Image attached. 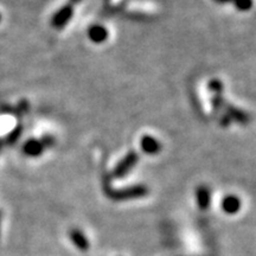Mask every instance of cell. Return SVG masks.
<instances>
[{
  "label": "cell",
  "mask_w": 256,
  "mask_h": 256,
  "mask_svg": "<svg viewBox=\"0 0 256 256\" xmlns=\"http://www.w3.org/2000/svg\"><path fill=\"white\" fill-rule=\"evenodd\" d=\"M138 162H139V156H138V153L136 151H130L119 164L115 166L113 176L115 178L124 177V176L130 174V170L138 164Z\"/></svg>",
  "instance_id": "6da1fadb"
},
{
  "label": "cell",
  "mask_w": 256,
  "mask_h": 256,
  "mask_svg": "<svg viewBox=\"0 0 256 256\" xmlns=\"http://www.w3.org/2000/svg\"><path fill=\"white\" fill-rule=\"evenodd\" d=\"M74 16V6L72 4H66L60 8L58 11L54 14L52 20H51V24L52 26L57 28V30H60L66 25L69 24V22L72 20Z\"/></svg>",
  "instance_id": "7a4b0ae2"
},
{
  "label": "cell",
  "mask_w": 256,
  "mask_h": 256,
  "mask_svg": "<svg viewBox=\"0 0 256 256\" xmlns=\"http://www.w3.org/2000/svg\"><path fill=\"white\" fill-rule=\"evenodd\" d=\"M140 147L144 151V153L148 156H154L158 154L160 150H162V145L156 138H153L151 136H145L142 138L140 140Z\"/></svg>",
  "instance_id": "3957f363"
},
{
  "label": "cell",
  "mask_w": 256,
  "mask_h": 256,
  "mask_svg": "<svg viewBox=\"0 0 256 256\" xmlns=\"http://www.w3.org/2000/svg\"><path fill=\"white\" fill-rule=\"evenodd\" d=\"M223 110H226V114L228 115L230 120L238 121V122L241 124H248L249 116L243 110H238V108H236V107H234V106H232V104H226V102L224 104Z\"/></svg>",
  "instance_id": "277c9868"
},
{
  "label": "cell",
  "mask_w": 256,
  "mask_h": 256,
  "mask_svg": "<svg viewBox=\"0 0 256 256\" xmlns=\"http://www.w3.org/2000/svg\"><path fill=\"white\" fill-rule=\"evenodd\" d=\"M23 151L25 156H31V158H36L43 154L44 152V146L42 145L40 140L38 139H28L26 142L24 144Z\"/></svg>",
  "instance_id": "5b68a950"
},
{
  "label": "cell",
  "mask_w": 256,
  "mask_h": 256,
  "mask_svg": "<svg viewBox=\"0 0 256 256\" xmlns=\"http://www.w3.org/2000/svg\"><path fill=\"white\" fill-rule=\"evenodd\" d=\"M88 36L90 38L92 42H94L96 44H101L107 40L108 31L107 28L102 26V25L96 24V25H92V26H90V28H89Z\"/></svg>",
  "instance_id": "8992f818"
},
{
  "label": "cell",
  "mask_w": 256,
  "mask_h": 256,
  "mask_svg": "<svg viewBox=\"0 0 256 256\" xmlns=\"http://www.w3.org/2000/svg\"><path fill=\"white\" fill-rule=\"evenodd\" d=\"M222 208L224 212L229 214V215H234V214L238 212L240 208H241V200L238 197L230 194L226 196L222 202Z\"/></svg>",
  "instance_id": "52a82bcc"
},
{
  "label": "cell",
  "mask_w": 256,
  "mask_h": 256,
  "mask_svg": "<svg viewBox=\"0 0 256 256\" xmlns=\"http://www.w3.org/2000/svg\"><path fill=\"white\" fill-rule=\"evenodd\" d=\"M147 194V188L145 186H133L122 191H116L113 196L119 200H124V198H132V197H142Z\"/></svg>",
  "instance_id": "ba28073f"
},
{
  "label": "cell",
  "mask_w": 256,
  "mask_h": 256,
  "mask_svg": "<svg viewBox=\"0 0 256 256\" xmlns=\"http://www.w3.org/2000/svg\"><path fill=\"white\" fill-rule=\"evenodd\" d=\"M197 203L202 209H206L210 206V191L206 186H200L196 191Z\"/></svg>",
  "instance_id": "9c48e42d"
},
{
  "label": "cell",
  "mask_w": 256,
  "mask_h": 256,
  "mask_svg": "<svg viewBox=\"0 0 256 256\" xmlns=\"http://www.w3.org/2000/svg\"><path fill=\"white\" fill-rule=\"evenodd\" d=\"M23 126H22V124H18V126L8 134V136L6 138V144H8V145H14V144L20 139L22 134H23Z\"/></svg>",
  "instance_id": "30bf717a"
},
{
  "label": "cell",
  "mask_w": 256,
  "mask_h": 256,
  "mask_svg": "<svg viewBox=\"0 0 256 256\" xmlns=\"http://www.w3.org/2000/svg\"><path fill=\"white\" fill-rule=\"evenodd\" d=\"M232 2L240 11H248L252 6V0H234Z\"/></svg>",
  "instance_id": "8fae6325"
},
{
  "label": "cell",
  "mask_w": 256,
  "mask_h": 256,
  "mask_svg": "<svg viewBox=\"0 0 256 256\" xmlns=\"http://www.w3.org/2000/svg\"><path fill=\"white\" fill-rule=\"evenodd\" d=\"M209 89L212 92H215L216 95L220 94V92H223V83L220 81V80H212V81L209 82Z\"/></svg>",
  "instance_id": "7c38bea8"
},
{
  "label": "cell",
  "mask_w": 256,
  "mask_h": 256,
  "mask_svg": "<svg viewBox=\"0 0 256 256\" xmlns=\"http://www.w3.org/2000/svg\"><path fill=\"white\" fill-rule=\"evenodd\" d=\"M40 142L42 145L44 146V148H50V147L55 146V138H54L52 136H44L43 138L40 139Z\"/></svg>",
  "instance_id": "4fadbf2b"
},
{
  "label": "cell",
  "mask_w": 256,
  "mask_h": 256,
  "mask_svg": "<svg viewBox=\"0 0 256 256\" xmlns=\"http://www.w3.org/2000/svg\"><path fill=\"white\" fill-rule=\"evenodd\" d=\"M28 104L26 101H22L20 102V104H19V114H22V115H24V114H26L28 112Z\"/></svg>",
  "instance_id": "5bb4252c"
},
{
  "label": "cell",
  "mask_w": 256,
  "mask_h": 256,
  "mask_svg": "<svg viewBox=\"0 0 256 256\" xmlns=\"http://www.w3.org/2000/svg\"><path fill=\"white\" fill-rule=\"evenodd\" d=\"M230 122H232V120L229 119V116L226 114H222L220 115V124H222L223 127H228Z\"/></svg>",
  "instance_id": "9a60e30c"
},
{
  "label": "cell",
  "mask_w": 256,
  "mask_h": 256,
  "mask_svg": "<svg viewBox=\"0 0 256 256\" xmlns=\"http://www.w3.org/2000/svg\"><path fill=\"white\" fill-rule=\"evenodd\" d=\"M82 2V0H70V4L74 6V5L80 4V2Z\"/></svg>",
  "instance_id": "2e32d148"
},
{
  "label": "cell",
  "mask_w": 256,
  "mask_h": 256,
  "mask_svg": "<svg viewBox=\"0 0 256 256\" xmlns=\"http://www.w3.org/2000/svg\"><path fill=\"white\" fill-rule=\"evenodd\" d=\"M216 2H222V4H223V2H234V0H216Z\"/></svg>",
  "instance_id": "e0dca14e"
},
{
  "label": "cell",
  "mask_w": 256,
  "mask_h": 256,
  "mask_svg": "<svg viewBox=\"0 0 256 256\" xmlns=\"http://www.w3.org/2000/svg\"><path fill=\"white\" fill-rule=\"evenodd\" d=\"M2 144H4V142H2V140H0V150H2Z\"/></svg>",
  "instance_id": "ac0fdd59"
},
{
  "label": "cell",
  "mask_w": 256,
  "mask_h": 256,
  "mask_svg": "<svg viewBox=\"0 0 256 256\" xmlns=\"http://www.w3.org/2000/svg\"><path fill=\"white\" fill-rule=\"evenodd\" d=\"M0 20H2V16H0Z\"/></svg>",
  "instance_id": "d6986e66"
}]
</instances>
